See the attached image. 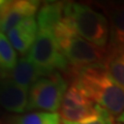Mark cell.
<instances>
[{
    "label": "cell",
    "instance_id": "obj_7",
    "mask_svg": "<svg viewBox=\"0 0 124 124\" xmlns=\"http://www.w3.org/2000/svg\"><path fill=\"white\" fill-rule=\"evenodd\" d=\"M0 107L18 115L28 111V90L15 84L2 72H0Z\"/></svg>",
    "mask_w": 124,
    "mask_h": 124
},
{
    "label": "cell",
    "instance_id": "obj_5",
    "mask_svg": "<svg viewBox=\"0 0 124 124\" xmlns=\"http://www.w3.org/2000/svg\"><path fill=\"white\" fill-rule=\"evenodd\" d=\"M67 87V81L60 72L40 77L28 90V111L57 113Z\"/></svg>",
    "mask_w": 124,
    "mask_h": 124
},
{
    "label": "cell",
    "instance_id": "obj_10",
    "mask_svg": "<svg viewBox=\"0 0 124 124\" xmlns=\"http://www.w3.org/2000/svg\"><path fill=\"white\" fill-rule=\"evenodd\" d=\"M37 34V23L35 17H30L21 22L18 26L5 33L7 39L16 52L23 57L29 52Z\"/></svg>",
    "mask_w": 124,
    "mask_h": 124
},
{
    "label": "cell",
    "instance_id": "obj_18",
    "mask_svg": "<svg viewBox=\"0 0 124 124\" xmlns=\"http://www.w3.org/2000/svg\"><path fill=\"white\" fill-rule=\"evenodd\" d=\"M0 124H8V123H6V122H3V121H1V122H0Z\"/></svg>",
    "mask_w": 124,
    "mask_h": 124
},
{
    "label": "cell",
    "instance_id": "obj_2",
    "mask_svg": "<svg viewBox=\"0 0 124 124\" xmlns=\"http://www.w3.org/2000/svg\"><path fill=\"white\" fill-rule=\"evenodd\" d=\"M67 75L72 84L112 117H118L124 111V89L108 75L103 63L70 69Z\"/></svg>",
    "mask_w": 124,
    "mask_h": 124
},
{
    "label": "cell",
    "instance_id": "obj_20",
    "mask_svg": "<svg viewBox=\"0 0 124 124\" xmlns=\"http://www.w3.org/2000/svg\"><path fill=\"white\" fill-rule=\"evenodd\" d=\"M118 124H121V123H118Z\"/></svg>",
    "mask_w": 124,
    "mask_h": 124
},
{
    "label": "cell",
    "instance_id": "obj_8",
    "mask_svg": "<svg viewBox=\"0 0 124 124\" xmlns=\"http://www.w3.org/2000/svg\"><path fill=\"white\" fill-rule=\"evenodd\" d=\"M40 6L39 1L35 0H17L9 1L4 18L0 26V32L6 33L18 26L21 22L30 17H35Z\"/></svg>",
    "mask_w": 124,
    "mask_h": 124
},
{
    "label": "cell",
    "instance_id": "obj_19",
    "mask_svg": "<svg viewBox=\"0 0 124 124\" xmlns=\"http://www.w3.org/2000/svg\"><path fill=\"white\" fill-rule=\"evenodd\" d=\"M0 122H1V119H0Z\"/></svg>",
    "mask_w": 124,
    "mask_h": 124
},
{
    "label": "cell",
    "instance_id": "obj_9",
    "mask_svg": "<svg viewBox=\"0 0 124 124\" xmlns=\"http://www.w3.org/2000/svg\"><path fill=\"white\" fill-rule=\"evenodd\" d=\"M108 16V49H124V2H110L101 5Z\"/></svg>",
    "mask_w": 124,
    "mask_h": 124
},
{
    "label": "cell",
    "instance_id": "obj_15",
    "mask_svg": "<svg viewBox=\"0 0 124 124\" xmlns=\"http://www.w3.org/2000/svg\"><path fill=\"white\" fill-rule=\"evenodd\" d=\"M113 118L112 116L108 113L106 110L100 108L99 113L95 117L89 118L86 120L80 122H67V121H62V124H113Z\"/></svg>",
    "mask_w": 124,
    "mask_h": 124
},
{
    "label": "cell",
    "instance_id": "obj_13",
    "mask_svg": "<svg viewBox=\"0 0 124 124\" xmlns=\"http://www.w3.org/2000/svg\"><path fill=\"white\" fill-rule=\"evenodd\" d=\"M58 113L50 112H30L16 116L11 119V124H60Z\"/></svg>",
    "mask_w": 124,
    "mask_h": 124
},
{
    "label": "cell",
    "instance_id": "obj_17",
    "mask_svg": "<svg viewBox=\"0 0 124 124\" xmlns=\"http://www.w3.org/2000/svg\"><path fill=\"white\" fill-rule=\"evenodd\" d=\"M117 120H118V121L121 123V124H124V111L117 117Z\"/></svg>",
    "mask_w": 124,
    "mask_h": 124
},
{
    "label": "cell",
    "instance_id": "obj_6",
    "mask_svg": "<svg viewBox=\"0 0 124 124\" xmlns=\"http://www.w3.org/2000/svg\"><path fill=\"white\" fill-rule=\"evenodd\" d=\"M59 110L62 121L80 122L95 117L100 107L89 98L82 89L71 83L64 93Z\"/></svg>",
    "mask_w": 124,
    "mask_h": 124
},
{
    "label": "cell",
    "instance_id": "obj_11",
    "mask_svg": "<svg viewBox=\"0 0 124 124\" xmlns=\"http://www.w3.org/2000/svg\"><path fill=\"white\" fill-rule=\"evenodd\" d=\"M4 75L10 79L15 84L29 90L30 87L42 77L41 72L28 60L27 57H22L17 61L14 69Z\"/></svg>",
    "mask_w": 124,
    "mask_h": 124
},
{
    "label": "cell",
    "instance_id": "obj_3",
    "mask_svg": "<svg viewBox=\"0 0 124 124\" xmlns=\"http://www.w3.org/2000/svg\"><path fill=\"white\" fill-rule=\"evenodd\" d=\"M62 18L79 36L103 49L108 41V22L102 14L78 2H63Z\"/></svg>",
    "mask_w": 124,
    "mask_h": 124
},
{
    "label": "cell",
    "instance_id": "obj_12",
    "mask_svg": "<svg viewBox=\"0 0 124 124\" xmlns=\"http://www.w3.org/2000/svg\"><path fill=\"white\" fill-rule=\"evenodd\" d=\"M103 66L114 82L124 89V49H107Z\"/></svg>",
    "mask_w": 124,
    "mask_h": 124
},
{
    "label": "cell",
    "instance_id": "obj_4",
    "mask_svg": "<svg viewBox=\"0 0 124 124\" xmlns=\"http://www.w3.org/2000/svg\"><path fill=\"white\" fill-rule=\"evenodd\" d=\"M54 33L62 55L68 63L69 70L103 63L106 50L79 36L63 18L56 24Z\"/></svg>",
    "mask_w": 124,
    "mask_h": 124
},
{
    "label": "cell",
    "instance_id": "obj_16",
    "mask_svg": "<svg viewBox=\"0 0 124 124\" xmlns=\"http://www.w3.org/2000/svg\"><path fill=\"white\" fill-rule=\"evenodd\" d=\"M8 3H9V1H6V0H0V26H1L3 18H4L5 11L7 9V6H8Z\"/></svg>",
    "mask_w": 124,
    "mask_h": 124
},
{
    "label": "cell",
    "instance_id": "obj_14",
    "mask_svg": "<svg viewBox=\"0 0 124 124\" xmlns=\"http://www.w3.org/2000/svg\"><path fill=\"white\" fill-rule=\"evenodd\" d=\"M18 61L17 52L4 33L0 32V72L7 73L11 71Z\"/></svg>",
    "mask_w": 124,
    "mask_h": 124
},
{
    "label": "cell",
    "instance_id": "obj_1",
    "mask_svg": "<svg viewBox=\"0 0 124 124\" xmlns=\"http://www.w3.org/2000/svg\"><path fill=\"white\" fill-rule=\"evenodd\" d=\"M62 9L63 2L48 1L37 11V34L27 58L42 76L60 71L67 73L69 70L54 33L56 24L62 18Z\"/></svg>",
    "mask_w": 124,
    "mask_h": 124
}]
</instances>
